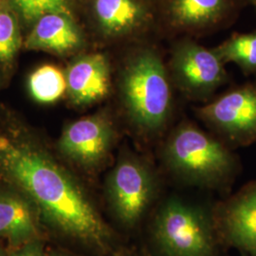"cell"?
<instances>
[{"mask_svg": "<svg viewBox=\"0 0 256 256\" xmlns=\"http://www.w3.org/2000/svg\"><path fill=\"white\" fill-rule=\"evenodd\" d=\"M0 165L55 230L101 254L116 236L74 178L41 150L0 138Z\"/></svg>", "mask_w": 256, "mask_h": 256, "instance_id": "6da1fadb", "label": "cell"}, {"mask_svg": "<svg viewBox=\"0 0 256 256\" xmlns=\"http://www.w3.org/2000/svg\"><path fill=\"white\" fill-rule=\"evenodd\" d=\"M149 234L160 256H218L222 244L214 214L178 198L156 208Z\"/></svg>", "mask_w": 256, "mask_h": 256, "instance_id": "7a4b0ae2", "label": "cell"}, {"mask_svg": "<svg viewBox=\"0 0 256 256\" xmlns=\"http://www.w3.org/2000/svg\"><path fill=\"white\" fill-rule=\"evenodd\" d=\"M164 156L167 167L183 182L210 188L229 184L238 168L227 147L192 126L174 131L165 146Z\"/></svg>", "mask_w": 256, "mask_h": 256, "instance_id": "3957f363", "label": "cell"}, {"mask_svg": "<svg viewBox=\"0 0 256 256\" xmlns=\"http://www.w3.org/2000/svg\"><path fill=\"white\" fill-rule=\"evenodd\" d=\"M122 93L132 120L146 132L164 126L171 106V90L164 66L152 50H142L128 62Z\"/></svg>", "mask_w": 256, "mask_h": 256, "instance_id": "277c9868", "label": "cell"}, {"mask_svg": "<svg viewBox=\"0 0 256 256\" xmlns=\"http://www.w3.org/2000/svg\"><path fill=\"white\" fill-rule=\"evenodd\" d=\"M106 196L116 220L126 230L140 227L158 196L154 171L138 156L122 158L110 173Z\"/></svg>", "mask_w": 256, "mask_h": 256, "instance_id": "5b68a950", "label": "cell"}, {"mask_svg": "<svg viewBox=\"0 0 256 256\" xmlns=\"http://www.w3.org/2000/svg\"><path fill=\"white\" fill-rule=\"evenodd\" d=\"M202 118L238 144L256 142V86L228 92L200 110Z\"/></svg>", "mask_w": 256, "mask_h": 256, "instance_id": "8992f818", "label": "cell"}, {"mask_svg": "<svg viewBox=\"0 0 256 256\" xmlns=\"http://www.w3.org/2000/svg\"><path fill=\"white\" fill-rule=\"evenodd\" d=\"M214 220L222 244L256 256V182L221 203Z\"/></svg>", "mask_w": 256, "mask_h": 256, "instance_id": "52a82bcc", "label": "cell"}, {"mask_svg": "<svg viewBox=\"0 0 256 256\" xmlns=\"http://www.w3.org/2000/svg\"><path fill=\"white\" fill-rule=\"evenodd\" d=\"M114 132L106 120L90 117L78 120L64 129L59 148L66 158L84 168H95L108 158Z\"/></svg>", "mask_w": 256, "mask_h": 256, "instance_id": "ba28073f", "label": "cell"}, {"mask_svg": "<svg viewBox=\"0 0 256 256\" xmlns=\"http://www.w3.org/2000/svg\"><path fill=\"white\" fill-rule=\"evenodd\" d=\"M223 61L216 50L187 42L178 46L173 58L176 79L191 93H205L225 81Z\"/></svg>", "mask_w": 256, "mask_h": 256, "instance_id": "9c48e42d", "label": "cell"}, {"mask_svg": "<svg viewBox=\"0 0 256 256\" xmlns=\"http://www.w3.org/2000/svg\"><path fill=\"white\" fill-rule=\"evenodd\" d=\"M66 79L68 95L75 104L99 101L110 92L108 62L101 54L84 55L70 66Z\"/></svg>", "mask_w": 256, "mask_h": 256, "instance_id": "30bf717a", "label": "cell"}, {"mask_svg": "<svg viewBox=\"0 0 256 256\" xmlns=\"http://www.w3.org/2000/svg\"><path fill=\"white\" fill-rule=\"evenodd\" d=\"M82 43V36L74 20L66 14H50L38 19L25 41L30 50L56 54L74 50Z\"/></svg>", "mask_w": 256, "mask_h": 256, "instance_id": "8fae6325", "label": "cell"}, {"mask_svg": "<svg viewBox=\"0 0 256 256\" xmlns=\"http://www.w3.org/2000/svg\"><path fill=\"white\" fill-rule=\"evenodd\" d=\"M36 221L27 198L16 194H0V236L16 246L36 240Z\"/></svg>", "mask_w": 256, "mask_h": 256, "instance_id": "7c38bea8", "label": "cell"}, {"mask_svg": "<svg viewBox=\"0 0 256 256\" xmlns=\"http://www.w3.org/2000/svg\"><path fill=\"white\" fill-rule=\"evenodd\" d=\"M94 12L102 30L113 36L137 30L147 18L137 0H94Z\"/></svg>", "mask_w": 256, "mask_h": 256, "instance_id": "4fadbf2b", "label": "cell"}, {"mask_svg": "<svg viewBox=\"0 0 256 256\" xmlns=\"http://www.w3.org/2000/svg\"><path fill=\"white\" fill-rule=\"evenodd\" d=\"M225 8V0H172L170 14L182 27H200L212 23Z\"/></svg>", "mask_w": 256, "mask_h": 256, "instance_id": "5bb4252c", "label": "cell"}, {"mask_svg": "<svg viewBox=\"0 0 256 256\" xmlns=\"http://www.w3.org/2000/svg\"><path fill=\"white\" fill-rule=\"evenodd\" d=\"M28 88L36 101L50 104L63 96L66 90V79L58 68L45 64L30 76Z\"/></svg>", "mask_w": 256, "mask_h": 256, "instance_id": "9a60e30c", "label": "cell"}, {"mask_svg": "<svg viewBox=\"0 0 256 256\" xmlns=\"http://www.w3.org/2000/svg\"><path fill=\"white\" fill-rule=\"evenodd\" d=\"M223 62H232L245 72L256 70V32L236 36L214 50Z\"/></svg>", "mask_w": 256, "mask_h": 256, "instance_id": "2e32d148", "label": "cell"}, {"mask_svg": "<svg viewBox=\"0 0 256 256\" xmlns=\"http://www.w3.org/2000/svg\"><path fill=\"white\" fill-rule=\"evenodd\" d=\"M19 16L27 22H36L50 14H70L68 0H10Z\"/></svg>", "mask_w": 256, "mask_h": 256, "instance_id": "e0dca14e", "label": "cell"}, {"mask_svg": "<svg viewBox=\"0 0 256 256\" xmlns=\"http://www.w3.org/2000/svg\"><path fill=\"white\" fill-rule=\"evenodd\" d=\"M18 20L8 10L0 12V62L8 63L14 59L20 46Z\"/></svg>", "mask_w": 256, "mask_h": 256, "instance_id": "ac0fdd59", "label": "cell"}, {"mask_svg": "<svg viewBox=\"0 0 256 256\" xmlns=\"http://www.w3.org/2000/svg\"><path fill=\"white\" fill-rule=\"evenodd\" d=\"M10 256H46L43 250V246L36 240L30 241L23 245L18 250L14 252Z\"/></svg>", "mask_w": 256, "mask_h": 256, "instance_id": "d6986e66", "label": "cell"}, {"mask_svg": "<svg viewBox=\"0 0 256 256\" xmlns=\"http://www.w3.org/2000/svg\"><path fill=\"white\" fill-rule=\"evenodd\" d=\"M110 256H148L144 252L140 250L138 248H115L111 252Z\"/></svg>", "mask_w": 256, "mask_h": 256, "instance_id": "ffe728a7", "label": "cell"}, {"mask_svg": "<svg viewBox=\"0 0 256 256\" xmlns=\"http://www.w3.org/2000/svg\"><path fill=\"white\" fill-rule=\"evenodd\" d=\"M68 256V254H56L54 256Z\"/></svg>", "mask_w": 256, "mask_h": 256, "instance_id": "44dd1931", "label": "cell"}, {"mask_svg": "<svg viewBox=\"0 0 256 256\" xmlns=\"http://www.w3.org/2000/svg\"><path fill=\"white\" fill-rule=\"evenodd\" d=\"M0 256H3V254L0 252Z\"/></svg>", "mask_w": 256, "mask_h": 256, "instance_id": "7402d4cb", "label": "cell"}, {"mask_svg": "<svg viewBox=\"0 0 256 256\" xmlns=\"http://www.w3.org/2000/svg\"><path fill=\"white\" fill-rule=\"evenodd\" d=\"M242 256H247V254H242Z\"/></svg>", "mask_w": 256, "mask_h": 256, "instance_id": "603a6c76", "label": "cell"}, {"mask_svg": "<svg viewBox=\"0 0 256 256\" xmlns=\"http://www.w3.org/2000/svg\"><path fill=\"white\" fill-rule=\"evenodd\" d=\"M254 1H256V0H254Z\"/></svg>", "mask_w": 256, "mask_h": 256, "instance_id": "cb8c5ba5", "label": "cell"}]
</instances>
